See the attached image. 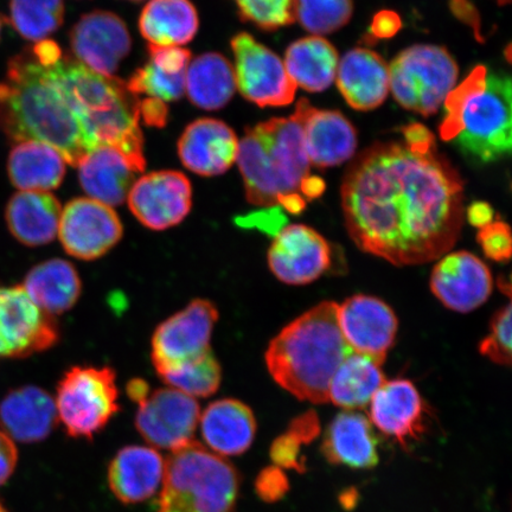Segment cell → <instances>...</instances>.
<instances>
[{"instance_id": "37", "label": "cell", "mask_w": 512, "mask_h": 512, "mask_svg": "<svg viewBox=\"0 0 512 512\" xmlns=\"http://www.w3.org/2000/svg\"><path fill=\"white\" fill-rule=\"evenodd\" d=\"M170 388L179 390L191 398H208L220 388L222 370L213 352L183 366L159 375Z\"/></svg>"}, {"instance_id": "7", "label": "cell", "mask_w": 512, "mask_h": 512, "mask_svg": "<svg viewBox=\"0 0 512 512\" xmlns=\"http://www.w3.org/2000/svg\"><path fill=\"white\" fill-rule=\"evenodd\" d=\"M458 75V64L446 49L419 44L390 64L389 88L403 108L430 117L456 87Z\"/></svg>"}, {"instance_id": "15", "label": "cell", "mask_w": 512, "mask_h": 512, "mask_svg": "<svg viewBox=\"0 0 512 512\" xmlns=\"http://www.w3.org/2000/svg\"><path fill=\"white\" fill-rule=\"evenodd\" d=\"M69 37L74 59L108 78L117 73L132 48L127 25L110 11L95 10L83 15Z\"/></svg>"}, {"instance_id": "55", "label": "cell", "mask_w": 512, "mask_h": 512, "mask_svg": "<svg viewBox=\"0 0 512 512\" xmlns=\"http://www.w3.org/2000/svg\"><path fill=\"white\" fill-rule=\"evenodd\" d=\"M131 2H142V0H131Z\"/></svg>"}, {"instance_id": "38", "label": "cell", "mask_w": 512, "mask_h": 512, "mask_svg": "<svg viewBox=\"0 0 512 512\" xmlns=\"http://www.w3.org/2000/svg\"><path fill=\"white\" fill-rule=\"evenodd\" d=\"M296 21L313 36L342 29L354 12L352 0H296Z\"/></svg>"}, {"instance_id": "47", "label": "cell", "mask_w": 512, "mask_h": 512, "mask_svg": "<svg viewBox=\"0 0 512 512\" xmlns=\"http://www.w3.org/2000/svg\"><path fill=\"white\" fill-rule=\"evenodd\" d=\"M139 111L146 125L163 127L168 121V107L162 101L156 99L140 101Z\"/></svg>"}, {"instance_id": "12", "label": "cell", "mask_w": 512, "mask_h": 512, "mask_svg": "<svg viewBox=\"0 0 512 512\" xmlns=\"http://www.w3.org/2000/svg\"><path fill=\"white\" fill-rule=\"evenodd\" d=\"M120 217L106 204L74 198L62 209L59 236L64 251L80 260L104 256L123 238Z\"/></svg>"}, {"instance_id": "16", "label": "cell", "mask_w": 512, "mask_h": 512, "mask_svg": "<svg viewBox=\"0 0 512 512\" xmlns=\"http://www.w3.org/2000/svg\"><path fill=\"white\" fill-rule=\"evenodd\" d=\"M338 322L349 348L373 358L379 364L386 361L398 334V318L390 307L376 297H350L338 306Z\"/></svg>"}, {"instance_id": "45", "label": "cell", "mask_w": 512, "mask_h": 512, "mask_svg": "<svg viewBox=\"0 0 512 512\" xmlns=\"http://www.w3.org/2000/svg\"><path fill=\"white\" fill-rule=\"evenodd\" d=\"M18 462L17 447L8 434L0 431V486L14 475Z\"/></svg>"}, {"instance_id": "40", "label": "cell", "mask_w": 512, "mask_h": 512, "mask_svg": "<svg viewBox=\"0 0 512 512\" xmlns=\"http://www.w3.org/2000/svg\"><path fill=\"white\" fill-rule=\"evenodd\" d=\"M480 354L490 361L510 366L511 364V304L502 307L490 325V334L479 345Z\"/></svg>"}, {"instance_id": "39", "label": "cell", "mask_w": 512, "mask_h": 512, "mask_svg": "<svg viewBox=\"0 0 512 512\" xmlns=\"http://www.w3.org/2000/svg\"><path fill=\"white\" fill-rule=\"evenodd\" d=\"M243 22L273 31L296 22V0H233Z\"/></svg>"}, {"instance_id": "23", "label": "cell", "mask_w": 512, "mask_h": 512, "mask_svg": "<svg viewBox=\"0 0 512 512\" xmlns=\"http://www.w3.org/2000/svg\"><path fill=\"white\" fill-rule=\"evenodd\" d=\"M336 80L349 106L357 111H371L387 99L389 67L375 51L355 48L338 63Z\"/></svg>"}, {"instance_id": "1", "label": "cell", "mask_w": 512, "mask_h": 512, "mask_svg": "<svg viewBox=\"0 0 512 512\" xmlns=\"http://www.w3.org/2000/svg\"><path fill=\"white\" fill-rule=\"evenodd\" d=\"M402 134L352 160L342 184L344 221L361 251L395 266L424 265L459 239L464 182L424 125H408Z\"/></svg>"}, {"instance_id": "26", "label": "cell", "mask_w": 512, "mask_h": 512, "mask_svg": "<svg viewBox=\"0 0 512 512\" xmlns=\"http://www.w3.org/2000/svg\"><path fill=\"white\" fill-rule=\"evenodd\" d=\"M80 184L92 200L117 207L127 200L134 179L140 174L123 152L102 146L78 165Z\"/></svg>"}, {"instance_id": "27", "label": "cell", "mask_w": 512, "mask_h": 512, "mask_svg": "<svg viewBox=\"0 0 512 512\" xmlns=\"http://www.w3.org/2000/svg\"><path fill=\"white\" fill-rule=\"evenodd\" d=\"M62 207L47 191H19L5 210L10 233L28 247L48 245L59 233Z\"/></svg>"}, {"instance_id": "50", "label": "cell", "mask_w": 512, "mask_h": 512, "mask_svg": "<svg viewBox=\"0 0 512 512\" xmlns=\"http://www.w3.org/2000/svg\"><path fill=\"white\" fill-rule=\"evenodd\" d=\"M325 190V183L322 178L317 176L307 177L300 188V192L304 195L305 200H315L322 196Z\"/></svg>"}, {"instance_id": "11", "label": "cell", "mask_w": 512, "mask_h": 512, "mask_svg": "<svg viewBox=\"0 0 512 512\" xmlns=\"http://www.w3.org/2000/svg\"><path fill=\"white\" fill-rule=\"evenodd\" d=\"M59 331L22 286L0 287V360L23 358L53 347Z\"/></svg>"}, {"instance_id": "4", "label": "cell", "mask_w": 512, "mask_h": 512, "mask_svg": "<svg viewBox=\"0 0 512 512\" xmlns=\"http://www.w3.org/2000/svg\"><path fill=\"white\" fill-rule=\"evenodd\" d=\"M512 83L507 74L472 70L445 100L440 137L456 142L465 156L492 163L509 156L512 147Z\"/></svg>"}, {"instance_id": "43", "label": "cell", "mask_w": 512, "mask_h": 512, "mask_svg": "<svg viewBox=\"0 0 512 512\" xmlns=\"http://www.w3.org/2000/svg\"><path fill=\"white\" fill-rule=\"evenodd\" d=\"M287 489L286 476L275 466L262 470L255 480L256 494L268 503L278 501L286 494Z\"/></svg>"}, {"instance_id": "41", "label": "cell", "mask_w": 512, "mask_h": 512, "mask_svg": "<svg viewBox=\"0 0 512 512\" xmlns=\"http://www.w3.org/2000/svg\"><path fill=\"white\" fill-rule=\"evenodd\" d=\"M477 240L483 252L489 259L497 262H507L511 258V230L507 223L494 221L479 229Z\"/></svg>"}, {"instance_id": "22", "label": "cell", "mask_w": 512, "mask_h": 512, "mask_svg": "<svg viewBox=\"0 0 512 512\" xmlns=\"http://www.w3.org/2000/svg\"><path fill=\"white\" fill-rule=\"evenodd\" d=\"M57 422L55 401L42 388H17L0 402V426L19 443H40L53 433Z\"/></svg>"}, {"instance_id": "31", "label": "cell", "mask_w": 512, "mask_h": 512, "mask_svg": "<svg viewBox=\"0 0 512 512\" xmlns=\"http://www.w3.org/2000/svg\"><path fill=\"white\" fill-rule=\"evenodd\" d=\"M200 19L190 0H150L139 18L140 34L152 46L181 47L194 40Z\"/></svg>"}, {"instance_id": "24", "label": "cell", "mask_w": 512, "mask_h": 512, "mask_svg": "<svg viewBox=\"0 0 512 512\" xmlns=\"http://www.w3.org/2000/svg\"><path fill=\"white\" fill-rule=\"evenodd\" d=\"M164 470V459L155 448L127 446L108 466V485L121 503H142L156 494Z\"/></svg>"}, {"instance_id": "53", "label": "cell", "mask_w": 512, "mask_h": 512, "mask_svg": "<svg viewBox=\"0 0 512 512\" xmlns=\"http://www.w3.org/2000/svg\"><path fill=\"white\" fill-rule=\"evenodd\" d=\"M511 2V0H497L499 5H507Z\"/></svg>"}, {"instance_id": "28", "label": "cell", "mask_w": 512, "mask_h": 512, "mask_svg": "<svg viewBox=\"0 0 512 512\" xmlns=\"http://www.w3.org/2000/svg\"><path fill=\"white\" fill-rule=\"evenodd\" d=\"M200 419L204 441L219 456H240L253 444L255 416L241 401L223 399L210 403Z\"/></svg>"}, {"instance_id": "20", "label": "cell", "mask_w": 512, "mask_h": 512, "mask_svg": "<svg viewBox=\"0 0 512 512\" xmlns=\"http://www.w3.org/2000/svg\"><path fill=\"white\" fill-rule=\"evenodd\" d=\"M178 156L194 174L213 177L232 168L238 157L239 142L226 123L202 118L188 125L178 140Z\"/></svg>"}, {"instance_id": "36", "label": "cell", "mask_w": 512, "mask_h": 512, "mask_svg": "<svg viewBox=\"0 0 512 512\" xmlns=\"http://www.w3.org/2000/svg\"><path fill=\"white\" fill-rule=\"evenodd\" d=\"M64 19L63 0H11L12 27L25 40L41 42L61 28Z\"/></svg>"}, {"instance_id": "3", "label": "cell", "mask_w": 512, "mask_h": 512, "mask_svg": "<svg viewBox=\"0 0 512 512\" xmlns=\"http://www.w3.org/2000/svg\"><path fill=\"white\" fill-rule=\"evenodd\" d=\"M338 306L312 307L281 330L266 351L274 381L299 400L328 403L332 377L352 352L339 326Z\"/></svg>"}, {"instance_id": "34", "label": "cell", "mask_w": 512, "mask_h": 512, "mask_svg": "<svg viewBox=\"0 0 512 512\" xmlns=\"http://www.w3.org/2000/svg\"><path fill=\"white\" fill-rule=\"evenodd\" d=\"M236 91L232 63L219 53H206L190 61L187 72L188 94L192 105L206 111L221 110Z\"/></svg>"}, {"instance_id": "18", "label": "cell", "mask_w": 512, "mask_h": 512, "mask_svg": "<svg viewBox=\"0 0 512 512\" xmlns=\"http://www.w3.org/2000/svg\"><path fill=\"white\" fill-rule=\"evenodd\" d=\"M492 288L494 280L488 266L472 253L444 255L433 268L431 290L452 311H475L489 299Z\"/></svg>"}, {"instance_id": "46", "label": "cell", "mask_w": 512, "mask_h": 512, "mask_svg": "<svg viewBox=\"0 0 512 512\" xmlns=\"http://www.w3.org/2000/svg\"><path fill=\"white\" fill-rule=\"evenodd\" d=\"M401 29V19L393 11L379 12L371 24L370 34L374 38H390Z\"/></svg>"}, {"instance_id": "8", "label": "cell", "mask_w": 512, "mask_h": 512, "mask_svg": "<svg viewBox=\"0 0 512 512\" xmlns=\"http://www.w3.org/2000/svg\"><path fill=\"white\" fill-rule=\"evenodd\" d=\"M117 377L111 368L74 367L57 387L56 411L69 437L93 439L119 412Z\"/></svg>"}, {"instance_id": "14", "label": "cell", "mask_w": 512, "mask_h": 512, "mask_svg": "<svg viewBox=\"0 0 512 512\" xmlns=\"http://www.w3.org/2000/svg\"><path fill=\"white\" fill-rule=\"evenodd\" d=\"M128 207L146 228L165 230L177 226L192 206V187L182 172H151L134 182L127 196Z\"/></svg>"}, {"instance_id": "33", "label": "cell", "mask_w": 512, "mask_h": 512, "mask_svg": "<svg viewBox=\"0 0 512 512\" xmlns=\"http://www.w3.org/2000/svg\"><path fill=\"white\" fill-rule=\"evenodd\" d=\"M338 63L337 50L328 40L310 36L300 38L287 48L284 64L297 87L319 93L335 81Z\"/></svg>"}, {"instance_id": "6", "label": "cell", "mask_w": 512, "mask_h": 512, "mask_svg": "<svg viewBox=\"0 0 512 512\" xmlns=\"http://www.w3.org/2000/svg\"><path fill=\"white\" fill-rule=\"evenodd\" d=\"M163 480L159 512H233L238 502V470L197 441L171 451Z\"/></svg>"}, {"instance_id": "2", "label": "cell", "mask_w": 512, "mask_h": 512, "mask_svg": "<svg viewBox=\"0 0 512 512\" xmlns=\"http://www.w3.org/2000/svg\"><path fill=\"white\" fill-rule=\"evenodd\" d=\"M0 128L11 142L54 147L75 168L99 149L59 44L37 42L9 61L0 81Z\"/></svg>"}, {"instance_id": "29", "label": "cell", "mask_w": 512, "mask_h": 512, "mask_svg": "<svg viewBox=\"0 0 512 512\" xmlns=\"http://www.w3.org/2000/svg\"><path fill=\"white\" fill-rule=\"evenodd\" d=\"M323 452L332 464L371 469L379 463L377 439L371 422L361 413H339L326 432Z\"/></svg>"}, {"instance_id": "5", "label": "cell", "mask_w": 512, "mask_h": 512, "mask_svg": "<svg viewBox=\"0 0 512 512\" xmlns=\"http://www.w3.org/2000/svg\"><path fill=\"white\" fill-rule=\"evenodd\" d=\"M246 196L259 207L278 206L281 197L299 194L310 177L303 127L296 115L274 118L246 130L238 157Z\"/></svg>"}, {"instance_id": "30", "label": "cell", "mask_w": 512, "mask_h": 512, "mask_svg": "<svg viewBox=\"0 0 512 512\" xmlns=\"http://www.w3.org/2000/svg\"><path fill=\"white\" fill-rule=\"evenodd\" d=\"M22 287L36 306L53 317L62 315L78 303L82 284L78 271L70 262L51 259L32 268Z\"/></svg>"}, {"instance_id": "10", "label": "cell", "mask_w": 512, "mask_h": 512, "mask_svg": "<svg viewBox=\"0 0 512 512\" xmlns=\"http://www.w3.org/2000/svg\"><path fill=\"white\" fill-rule=\"evenodd\" d=\"M219 319L216 306L196 299L176 315L164 320L152 337V362L162 375L206 355Z\"/></svg>"}, {"instance_id": "21", "label": "cell", "mask_w": 512, "mask_h": 512, "mask_svg": "<svg viewBox=\"0 0 512 512\" xmlns=\"http://www.w3.org/2000/svg\"><path fill=\"white\" fill-rule=\"evenodd\" d=\"M424 401L411 381H386L370 401L369 415L381 432L406 447L424 432Z\"/></svg>"}, {"instance_id": "42", "label": "cell", "mask_w": 512, "mask_h": 512, "mask_svg": "<svg viewBox=\"0 0 512 512\" xmlns=\"http://www.w3.org/2000/svg\"><path fill=\"white\" fill-rule=\"evenodd\" d=\"M236 223L241 227L258 228L262 232L277 236L285 228L286 215L279 206L254 211V213L239 217Z\"/></svg>"}, {"instance_id": "32", "label": "cell", "mask_w": 512, "mask_h": 512, "mask_svg": "<svg viewBox=\"0 0 512 512\" xmlns=\"http://www.w3.org/2000/svg\"><path fill=\"white\" fill-rule=\"evenodd\" d=\"M8 174L22 191H47L60 187L66 162L54 147L38 142L17 143L10 152Z\"/></svg>"}, {"instance_id": "48", "label": "cell", "mask_w": 512, "mask_h": 512, "mask_svg": "<svg viewBox=\"0 0 512 512\" xmlns=\"http://www.w3.org/2000/svg\"><path fill=\"white\" fill-rule=\"evenodd\" d=\"M288 432L292 433L294 437H297L303 444L310 443L319 433L316 413L309 412L293 420Z\"/></svg>"}, {"instance_id": "25", "label": "cell", "mask_w": 512, "mask_h": 512, "mask_svg": "<svg viewBox=\"0 0 512 512\" xmlns=\"http://www.w3.org/2000/svg\"><path fill=\"white\" fill-rule=\"evenodd\" d=\"M149 60L126 83L133 95L164 102L176 101L185 94L191 51L181 47L147 48Z\"/></svg>"}, {"instance_id": "51", "label": "cell", "mask_w": 512, "mask_h": 512, "mask_svg": "<svg viewBox=\"0 0 512 512\" xmlns=\"http://www.w3.org/2000/svg\"><path fill=\"white\" fill-rule=\"evenodd\" d=\"M127 395L132 401L137 402L138 405L140 402L144 401L147 396L150 395V387L146 381L136 379L132 380L127 384Z\"/></svg>"}, {"instance_id": "44", "label": "cell", "mask_w": 512, "mask_h": 512, "mask_svg": "<svg viewBox=\"0 0 512 512\" xmlns=\"http://www.w3.org/2000/svg\"><path fill=\"white\" fill-rule=\"evenodd\" d=\"M297 437L290 432L281 435L274 441L271 448V458L275 465L286 467V469H297L302 471L303 463L300 462V445Z\"/></svg>"}, {"instance_id": "17", "label": "cell", "mask_w": 512, "mask_h": 512, "mask_svg": "<svg viewBox=\"0 0 512 512\" xmlns=\"http://www.w3.org/2000/svg\"><path fill=\"white\" fill-rule=\"evenodd\" d=\"M268 265L287 285L310 284L329 270L331 249L315 229L293 224L275 236L268 251Z\"/></svg>"}, {"instance_id": "52", "label": "cell", "mask_w": 512, "mask_h": 512, "mask_svg": "<svg viewBox=\"0 0 512 512\" xmlns=\"http://www.w3.org/2000/svg\"><path fill=\"white\" fill-rule=\"evenodd\" d=\"M4 24H5V18L2 15H0V35H2V30H3Z\"/></svg>"}, {"instance_id": "49", "label": "cell", "mask_w": 512, "mask_h": 512, "mask_svg": "<svg viewBox=\"0 0 512 512\" xmlns=\"http://www.w3.org/2000/svg\"><path fill=\"white\" fill-rule=\"evenodd\" d=\"M466 217L471 226L482 229L494 222L495 211L488 203L475 202L467 208Z\"/></svg>"}, {"instance_id": "35", "label": "cell", "mask_w": 512, "mask_h": 512, "mask_svg": "<svg viewBox=\"0 0 512 512\" xmlns=\"http://www.w3.org/2000/svg\"><path fill=\"white\" fill-rule=\"evenodd\" d=\"M384 382L381 364L352 351L332 377L329 402L347 411L367 407Z\"/></svg>"}, {"instance_id": "54", "label": "cell", "mask_w": 512, "mask_h": 512, "mask_svg": "<svg viewBox=\"0 0 512 512\" xmlns=\"http://www.w3.org/2000/svg\"><path fill=\"white\" fill-rule=\"evenodd\" d=\"M0 512H9L8 509L4 507V504L0 502Z\"/></svg>"}, {"instance_id": "9", "label": "cell", "mask_w": 512, "mask_h": 512, "mask_svg": "<svg viewBox=\"0 0 512 512\" xmlns=\"http://www.w3.org/2000/svg\"><path fill=\"white\" fill-rule=\"evenodd\" d=\"M235 82L243 98L259 107L291 105L297 86L285 64L270 48L254 40L248 32L233 37Z\"/></svg>"}, {"instance_id": "13", "label": "cell", "mask_w": 512, "mask_h": 512, "mask_svg": "<svg viewBox=\"0 0 512 512\" xmlns=\"http://www.w3.org/2000/svg\"><path fill=\"white\" fill-rule=\"evenodd\" d=\"M201 409L191 396L174 388L158 389L139 403L136 427L146 443L174 451L194 437Z\"/></svg>"}, {"instance_id": "19", "label": "cell", "mask_w": 512, "mask_h": 512, "mask_svg": "<svg viewBox=\"0 0 512 512\" xmlns=\"http://www.w3.org/2000/svg\"><path fill=\"white\" fill-rule=\"evenodd\" d=\"M294 115L303 127L304 146L310 164L325 169L354 157L357 133L342 113L317 110L306 99H300Z\"/></svg>"}]
</instances>
